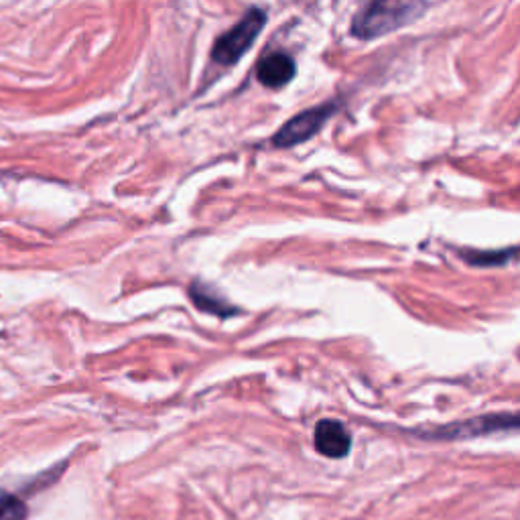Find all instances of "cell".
Listing matches in <instances>:
<instances>
[{
	"label": "cell",
	"mask_w": 520,
	"mask_h": 520,
	"mask_svg": "<svg viewBox=\"0 0 520 520\" xmlns=\"http://www.w3.org/2000/svg\"><path fill=\"white\" fill-rule=\"evenodd\" d=\"M423 3H372L352 21V33L360 39H374L393 33L425 13Z\"/></svg>",
	"instance_id": "6da1fadb"
},
{
	"label": "cell",
	"mask_w": 520,
	"mask_h": 520,
	"mask_svg": "<svg viewBox=\"0 0 520 520\" xmlns=\"http://www.w3.org/2000/svg\"><path fill=\"white\" fill-rule=\"evenodd\" d=\"M336 112H338V102H328V104H319L315 108H309V110L297 114L295 118H291L289 122L283 124V128L273 139V145L279 149H287V147H295V145L315 137L321 130V126L328 122Z\"/></svg>",
	"instance_id": "277c9868"
},
{
	"label": "cell",
	"mask_w": 520,
	"mask_h": 520,
	"mask_svg": "<svg viewBox=\"0 0 520 520\" xmlns=\"http://www.w3.org/2000/svg\"><path fill=\"white\" fill-rule=\"evenodd\" d=\"M25 518H27L25 502L7 490H0V520H25Z\"/></svg>",
	"instance_id": "9c48e42d"
},
{
	"label": "cell",
	"mask_w": 520,
	"mask_h": 520,
	"mask_svg": "<svg viewBox=\"0 0 520 520\" xmlns=\"http://www.w3.org/2000/svg\"><path fill=\"white\" fill-rule=\"evenodd\" d=\"M516 248L508 250H462V256L474 267H500L510 263L514 258Z\"/></svg>",
	"instance_id": "ba28073f"
},
{
	"label": "cell",
	"mask_w": 520,
	"mask_h": 520,
	"mask_svg": "<svg viewBox=\"0 0 520 520\" xmlns=\"http://www.w3.org/2000/svg\"><path fill=\"white\" fill-rule=\"evenodd\" d=\"M267 25V13L258 7H252L230 31H226L214 43L212 57L220 65H234L258 39L260 31Z\"/></svg>",
	"instance_id": "7a4b0ae2"
},
{
	"label": "cell",
	"mask_w": 520,
	"mask_h": 520,
	"mask_svg": "<svg viewBox=\"0 0 520 520\" xmlns=\"http://www.w3.org/2000/svg\"><path fill=\"white\" fill-rule=\"evenodd\" d=\"M189 297L193 305H198L206 313H214L218 317H232L238 313L234 305H230L218 291H214L210 285L195 281L189 287Z\"/></svg>",
	"instance_id": "52a82bcc"
},
{
	"label": "cell",
	"mask_w": 520,
	"mask_h": 520,
	"mask_svg": "<svg viewBox=\"0 0 520 520\" xmlns=\"http://www.w3.org/2000/svg\"><path fill=\"white\" fill-rule=\"evenodd\" d=\"M297 74L295 61L291 55L283 51H275L265 55L256 65V78L265 88H283Z\"/></svg>",
	"instance_id": "8992f818"
},
{
	"label": "cell",
	"mask_w": 520,
	"mask_h": 520,
	"mask_svg": "<svg viewBox=\"0 0 520 520\" xmlns=\"http://www.w3.org/2000/svg\"><path fill=\"white\" fill-rule=\"evenodd\" d=\"M516 427H518V417L514 413H494V415H482L460 423H449L427 431H417V435L433 441H453V439H472V437L490 435L498 431H514Z\"/></svg>",
	"instance_id": "3957f363"
},
{
	"label": "cell",
	"mask_w": 520,
	"mask_h": 520,
	"mask_svg": "<svg viewBox=\"0 0 520 520\" xmlns=\"http://www.w3.org/2000/svg\"><path fill=\"white\" fill-rule=\"evenodd\" d=\"M315 449L330 460H342L352 449V435L342 421L321 419L313 433Z\"/></svg>",
	"instance_id": "5b68a950"
}]
</instances>
